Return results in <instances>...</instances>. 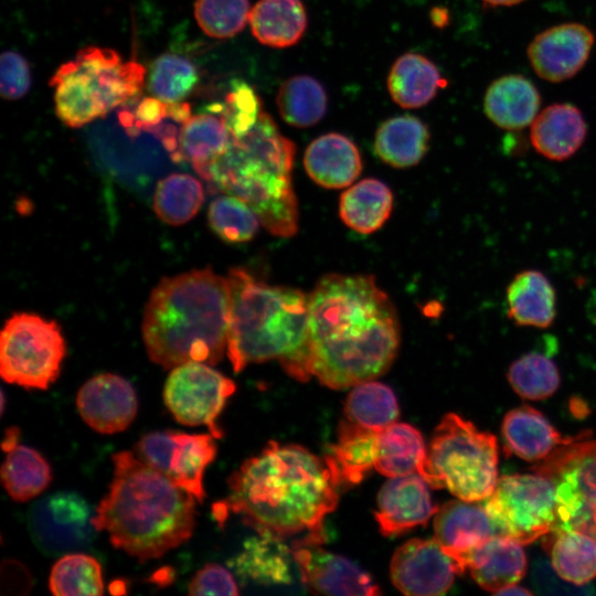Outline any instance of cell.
I'll use <instances>...</instances> for the list:
<instances>
[{
  "instance_id": "3",
  "label": "cell",
  "mask_w": 596,
  "mask_h": 596,
  "mask_svg": "<svg viewBox=\"0 0 596 596\" xmlns=\"http://www.w3.org/2000/svg\"><path fill=\"white\" fill-rule=\"evenodd\" d=\"M113 464L111 483L93 517L96 530L106 531L115 547L140 562L187 542L195 528L198 500L134 451L114 454Z\"/></svg>"
},
{
  "instance_id": "9",
  "label": "cell",
  "mask_w": 596,
  "mask_h": 596,
  "mask_svg": "<svg viewBox=\"0 0 596 596\" xmlns=\"http://www.w3.org/2000/svg\"><path fill=\"white\" fill-rule=\"evenodd\" d=\"M65 353V340L55 321L15 313L1 331L0 373L8 383L47 390L60 375Z\"/></svg>"
},
{
  "instance_id": "20",
  "label": "cell",
  "mask_w": 596,
  "mask_h": 596,
  "mask_svg": "<svg viewBox=\"0 0 596 596\" xmlns=\"http://www.w3.org/2000/svg\"><path fill=\"white\" fill-rule=\"evenodd\" d=\"M435 540L455 561L459 574L462 558L498 531L485 504L477 501L453 500L435 513Z\"/></svg>"
},
{
  "instance_id": "33",
  "label": "cell",
  "mask_w": 596,
  "mask_h": 596,
  "mask_svg": "<svg viewBox=\"0 0 596 596\" xmlns=\"http://www.w3.org/2000/svg\"><path fill=\"white\" fill-rule=\"evenodd\" d=\"M376 437L374 430L341 422L338 440L326 456L340 483L356 485L374 467Z\"/></svg>"
},
{
  "instance_id": "30",
  "label": "cell",
  "mask_w": 596,
  "mask_h": 596,
  "mask_svg": "<svg viewBox=\"0 0 596 596\" xmlns=\"http://www.w3.org/2000/svg\"><path fill=\"white\" fill-rule=\"evenodd\" d=\"M426 454L418 429L395 422L377 433L374 468L389 478L421 473Z\"/></svg>"
},
{
  "instance_id": "23",
  "label": "cell",
  "mask_w": 596,
  "mask_h": 596,
  "mask_svg": "<svg viewBox=\"0 0 596 596\" xmlns=\"http://www.w3.org/2000/svg\"><path fill=\"white\" fill-rule=\"evenodd\" d=\"M587 125L572 104H553L538 114L531 124L530 139L538 153L552 161H564L585 141Z\"/></svg>"
},
{
  "instance_id": "47",
  "label": "cell",
  "mask_w": 596,
  "mask_h": 596,
  "mask_svg": "<svg viewBox=\"0 0 596 596\" xmlns=\"http://www.w3.org/2000/svg\"><path fill=\"white\" fill-rule=\"evenodd\" d=\"M168 118H170V104L153 96L140 100L134 114L123 113L120 115V121L125 127L151 130L152 132Z\"/></svg>"
},
{
  "instance_id": "19",
  "label": "cell",
  "mask_w": 596,
  "mask_h": 596,
  "mask_svg": "<svg viewBox=\"0 0 596 596\" xmlns=\"http://www.w3.org/2000/svg\"><path fill=\"white\" fill-rule=\"evenodd\" d=\"M429 485L417 472L390 478L381 488L375 510L380 531L385 536L400 535L425 525L437 512Z\"/></svg>"
},
{
  "instance_id": "15",
  "label": "cell",
  "mask_w": 596,
  "mask_h": 596,
  "mask_svg": "<svg viewBox=\"0 0 596 596\" xmlns=\"http://www.w3.org/2000/svg\"><path fill=\"white\" fill-rule=\"evenodd\" d=\"M390 574L392 583L403 594L432 596L446 593L459 572L435 539H412L394 553Z\"/></svg>"
},
{
  "instance_id": "50",
  "label": "cell",
  "mask_w": 596,
  "mask_h": 596,
  "mask_svg": "<svg viewBox=\"0 0 596 596\" xmlns=\"http://www.w3.org/2000/svg\"><path fill=\"white\" fill-rule=\"evenodd\" d=\"M496 595H531L532 592L524 588V587H520L518 586L517 584L514 585H511V586H508L497 593H494Z\"/></svg>"
},
{
  "instance_id": "27",
  "label": "cell",
  "mask_w": 596,
  "mask_h": 596,
  "mask_svg": "<svg viewBox=\"0 0 596 596\" xmlns=\"http://www.w3.org/2000/svg\"><path fill=\"white\" fill-rule=\"evenodd\" d=\"M507 316L519 327L546 329L556 317V292L540 270L517 273L505 290Z\"/></svg>"
},
{
  "instance_id": "13",
  "label": "cell",
  "mask_w": 596,
  "mask_h": 596,
  "mask_svg": "<svg viewBox=\"0 0 596 596\" xmlns=\"http://www.w3.org/2000/svg\"><path fill=\"white\" fill-rule=\"evenodd\" d=\"M235 383L210 364L189 362L171 369L163 387V401L173 417L187 426L205 425L219 438L216 419Z\"/></svg>"
},
{
  "instance_id": "25",
  "label": "cell",
  "mask_w": 596,
  "mask_h": 596,
  "mask_svg": "<svg viewBox=\"0 0 596 596\" xmlns=\"http://www.w3.org/2000/svg\"><path fill=\"white\" fill-rule=\"evenodd\" d=\"M541 96L534 84L518 74L493 81L483 99L485 114L497 127L520 130L532 124L539 114Z\"/></svg>"
},
{
  "instance_id": "24",
  "label": "cell",
  "mask_w": 596,
  "mask_h": 596,
  "mask_svg": "<svg viewBox=\"0 0 596 596\" xmlns=\"http://www.w3.org/2000/svg\"><path fill=\"white\" fill-rule=\"evenodd\" d=\"M501 432L505 451L528 461L543 460L557 447L584 437L562 436L540 411L528 405L508 412Z\"/></svg>"
},
{
  "instance_id": "52",
  "label": "cell",
  "mask_w": 596,
  "mask_h": 596,
  "mask_svg": "<svg viewBox=\"0 0 596 596\" xmlns=\"http://www.w3.org/2000/svg\"><path fill=\"white\" fill-rule=\"evenodd\" d=\"M2 395V398H1V414L4 412V405H6V400H4V392L2 391L1 393Z\"/></svg>"
},
{
  "instance_id": "28",
  "label": "cell",
  "mask_w": 596,
  "mask_h": 596,
  "mask_svg": "<svg viewBox=\"0 0 596 596\" xmlns=\"http://www.w3.org/2000/svg\"><path fill=\"white\" fill-rule=\"evenodd\" d=\"M255 39L269 47L295 45L307 28V14L300 0H259L249 12Z\"/></svg>"
},
{
  "instance_id": "12",
  "label": "cell",
  "mask_w": 596,
  "mask_h": 596,
  "mask_svg": "<svg viewBox=\"0 0 596 596\" xmlns=\"http://www.w3.org/2000/svg\"><path fill=\"white\" fill-rule=\"evenodd\" d=\"M214 438L212 434L169 429L150 432L135 444L134 453L202 503L205 498L204 472L216 456Z\"/></svg>"
},
{
  "instance_id": "40",
  "label": "cell",
  "mask_w": 596,
  "mask_h": 596,
  "mask_svg": "<svg viewBox=\"0 0 596 596\" xmlns=\"http://www.w3.org/2000/svg\"><path fill=\"white\" fill-rule=\"evenodd\" d=\"M49 588L56 596L103 595L102 566L91 555L65 554L51 570Z\"/></svg>"
},
{
  "instance_id": "2",
  "label": "cell",
  "mask_w": 596,
  "mask_h": 596,
  "mask_svg": "<svg viewBox=\"0 0 596 596\" xmlns=\"http://www.w3.org/2000/svg\"><path fill=\"white\" fill-rule=\"evenodd\" d=\"M340 485L327 457L270 441L231 475L217 518L238 514L258 534L280 540L307 532L294 547L318 545L324 541L323 519L337 507Z\"/></svg>"
},
{
  "instance_id": "7",
  "label": "cell",
  "mask_w": 596,
  "mask_h": 596,
  "mask_svg": "<svg viewBox=\"0 0 596 596\" xmlns=\"http://www.w3.org/2000/svg\"><path fill=\"white\" fill-rule=\"evenodd\" d=\"M145 77L140 63L123 61L111 49H82L50 81L55 114L67 127H83L138 95Z\"/></svg>"
},
{
  "instance_id": "29",
  "label": "cell",
  "mask_w": 596,
  "mask_h": 596,
  "mask_svg": "<svg viewBox=\"0 0 596 596\" xmlns=\"http://www.w3.org/2000/svg\"><path fill=\"white\" fill-rule=\"evenodd\" d=\"M444 84L437 66L417 53L400 56L387 77L390 95L403 108L425 106Z\"/></svg>"
},
{
  "instance_id": "11",
  "label": "cell",
  "mask_w": 596,
  "mask_h": 596,
  "mask_svg": "<svg viewBox=\"0 0 596 596\" xmlns=\"http://www.w3.org/2000/svg\"><path fill=\"white\" fill-rule=\"evenodd\" d=\"M483 504L498 534L522 545L551 533L556 524L554 487L538 472L499 478Z\"/></svg>"
},
{
  "instance_id": "4",
  "label": "cell",
  "mask_w": 596,
  "mask_h": 596,
  "mask_svg": "<svg viewBox=\"0 0 596 596\" xmlns=\"http://www.w3.org/2000/svg\"><path fill=\"white\" fill-rule=\"evenodd\" d=\"M230 316L227 278L211 269L163 278L151 291L142 318L150 360L163 369L219 363L227 347Z\"/></svg>"
},
{
  "instance_id": "38",
  "label": "cell",
  "mask_w": 596,
  "mask_h": 596,
  "mask_svg": "<svg viewBox=\"0 0 596 596\" xmlns=\"http://www.w3.org/2000/svg\"><path fill=\"white\" fill-rule=\"evenodd\" d=\"M204 190L200 181L185 173H173L157 184L153 209L170 225L189 222L200 210Z\"/></svg>"
},
{
  "instance_id": "51",
  "label": "cell",
  "mask_w": 596,
  "mask_h": 596,
  "mask_svg": "<svg viewBox=\"0 0 596 596\" xmlns=\"http://www.w3.org/2000/svg\"><path fill=\"white\" fill-rule=\"evenodd\" d=\"M524 0H482L487 6L491 7H510L523 2Z\"/></svg>"
},
{
  "instance_id": "22",
  "label": "cell",
  "mask_w": 596,
  "mask_h": 596,
  "mask_svg": "<svg viewBox=\"0 0 596 596\" xmlns=\"http://www.w3.org/2000/svg\"><path fill=\"white\" fill-rule=\"evenodd\" d=\"M467 568L481 588L494 594L517 584L524 576L526 556L521 543L497 534L462 558V572Z\"/></svg>"
},
{
  "instance_id": "34",
  "label": "cell",
  "mask_w": 596,
  "mask_h": 596,
  "mask_svg": "<svg viewBox=\"0 0 596 596\" xmlns=\"http://www.w3.org/2000/svg\"><path fill=\"white\" fill-rule=\"evenodd\" d=\"M0 477L7 493L17 502L35 498L52 480L46 459L38 450L19 444L7 451Z\"/></svg>"
},
{
  "instance_id": "35",
  "label": "cell",
  "mask_w": 596,
  "mask_h": 596,
  "mask_svg": "<svg viewBox=\"0 0 596 596\" xmlns=\"http://www.w3.org/2000/svg\"><path fill=\"white\" fill-rule=\"evenodd\" d=\"M551 564L565 581L587 585L596 577V539L579 531L551 532Z\"/></svg>"
},
{
  "instance_id": "39",
  "label": "cell",
  "mask_w": 596,
  "mask_h": 596,
  "mask_svg": "<svg viewBox=\"0 0 596 596\" xmlns=\"http://www.w3.org/2000/svg\"><path fill=\"white\" fill-rule=\"evenodd\" d=\"M281 541L265 534L247 541L235 561L240 573L260 583H288L289 551Z\"/></svg>"
},
{
  "instance_id": "17",
  "label": "cell",
  "mask_w": 596,
  "mask_h": 596,
  "mask_svg": "<svg viewBox=\"0 0 596 596\" xmlns=\"http://www.w3.org/2000/svg\"><path fill=\"white\" fill-rule=\"evenodd\" d=\"M76 406L91 428L100 434H115L132 423L138 411V400L135 389L126 379L102 373L79 389Z\"/></svg>"
},
{
  "instance_id": "37",
  "label": "cell",
  "mask_w": 596,
  "mask_h": 596,
  "mask_svg": "<svg viewBox=\"0 0 596 596\" xmlns=\"http://www.w3.org/2000/svg\"><path fill=\"white\" fill-rule=\"evenodd\" d=\"M348 421L376 433L395 423L398 404L387 385L370 380L353 387L345 400Z\"/></svg>"
},
{
  "instance_id": "44",
  "label": "cell",
  "mask_w": 596,
  "mask_h": 596,
  "mask_svg": "<svg viewBox=\"0 0 596 596\" xmlns=\"http://www.w3.org/2000/svg\"><path fill=\"white\" fill-rule=\"evenodd\" d=\"M248 0H195L194 18L201 30L214 39L240 33L249 19Z\"/></svg>"
},
{
  "instance_id": "21",
  "label": "cell",
  "mask_w": 596,
  "mask_h": 596,
  "mask_svg": "<svg viewBox=\"0 0 596 596\" xmlns=\"http://www.w3.org/2000/svg\"><path fill=\"white\" fill-rule=\"evenodd\" d=\"M232 132L223 105H212L206 110L191 115L180 125L175 160H185L205 178L209 168L227 150Z\"/></svg>"
},
{
  "instance_id": "1",
  "label": "cell",
  "mask_w": 596,
  "mask_h": 596,
  "mask_svg": "<svg viewBox=\"0 0 596 596\" xmlns=\"http://www.w3.org/2000/svg\"><path fill=\"white\" fill-rule=\"evenodd\" d=\"M400 340L396 310L371 275L328 274L308 295V373L330 389L385 373Z\"/></svg>"
},
{
  "instance_id": "5",
  "label": "cell",
  "mask_w": 596,
  "mask_h": 596,
  "mask_svg": "<svg viewBox=\"0 0 596 596\" xmlns=\"http://www.w3.org/2000/svg\"><path fill=\"white\" fill-rule=\"evenodd\" d=\"M227 279L226 352L234 372L276 359L290 376L308 381V296L258 280L243 268H232Z\"/></svg>"
},
{
  "instance_id": "10",
  "label": "cell",
  "mask_w": 596,
  "mask_h": 596,
  "mask_svg": "<svg viewBox=\"0 0 596 596\" xmlns=\"http://www.w3.org/2000/svg\"><path fill=\"white\" fill-rule=\"evenodd\" d=\"M557 447L533 467L553 485L556 524L552 532L579 531L596 539V439Z\"/></svg>"
},
{
  "instance_id": "36",
  "label": "cell",
  "mask_w": 596,
  "mask_h": 596,
  "mask_svg": "<svg viewBox=\"0 0 596 596\" xmlns=\"http://www.w3.org/2000/svg\"><path fill=\"white\" fill-rule=\"evenodd\" d=\"M276 102L281 118L297 128L313 126L322 119L327 110L324 88L317 79L307 75H297L284 82Z\"/></svg>"
},
{
  "instance_id": "8",
  "label": "cell",
  "mask_w": 596,
  "mask_h": 596,
  "mask_svg": "<svg viewBox=\"0 0 596 596\" xmlns=\"http://www.w3.org/2000/svg\"><path fill=\"white\" fill-rule=\"evenodd\" d=\"M433 489L466 501H485L498 481L496 437L455 413L436 426L419 473Z\"/></svg>"
},
{
  "instance_id": "18",
  "label": "cell",
  "mask_w": 596,
  "mask_h": 596,
  "mask_svg": "<svg viewBox=\"0 0 596 596\" xmlns=\"http://www.w3.org/2000/svg\"><path fill=\"white\" fill-rule=\"evenodd\" d=\"M292 557L304 584L312 593L327 595H379L373 578L355 563L317 545L296 546Z\"/></svg>"
},
{
  "instance_id": "43",
  "label": "cell",
  "mask_w": 596,
  "mask_h": 596,
  "mask_svg": "<svg viewBox=\"0 0 596 596\" xmlns=\"http://www.w3.org/2000/svg\"><path fill=\"white\" fill-rule=\"evenodd\" d=\"M207 216L213 232L227 243L248 242L260 223L247 203L230 194L216 198L210 204Z\"/></svg>"
},
{
  "instance_id": "42",
  "label": "cell",
  "mask_w": 596,
  "mask_h": 596,
  "mask_svg": "<svg viewBox=\"0 0 596 596\" xmlns=\"http://www.w3.org/2000/svg\"><path fill=\"white\" fill-rule=\"evenodd\" d=\"M198 81V70L189 58L164 53L151 64L148 87L153 97L175 104L189 96Z\"/></svg>"
},
{
  "instance_id": "14",
  "label": "cell",
  "mask_w": 596,
  "mask_h": 596,
  "mask_svg": "<svg viewBox=\"0 0 596 596\" xmlns=\"http://www.w3.org/2000/svg\"><path fill=\"white\" fill-rule=\"evenodd\" d=\"M86 501L73 492H56L33 504L29 529L38 546L47 554L86 547L96 528Z\"/></svg>"
},
{
  "instance_id": "26",
  "label": "cell",
  "mask_w": 596,
  "mask_h": 596,
  "mask_svg": "<svg viewBox=\"0 0 596 596\" xmlns=\"http://www.w3.org/2000/svg\"><path fill=\"white\" fill-rule=\"evenodd\" d=\"M304 164L309 177L327 189L350 185L362 170L356 146L348 137L337 132L315 139L305 151Z\"/></svg>"
},
{
  "instance_id": "41",
  "label": "cell",
  "mask_w": 596,
  "mask_h": 596,
  "mask_svg": "<svg viewBox=\"0 0 596 596\" xmlns=\"http://www.w3.org/2000/svg\"><path fill=\"white\" fill-rule=\"evenodd\" d=\"M507 377L515 393L533 401L553 395L561 383L555 362L540 352H529L514 360Z\"/></svg>"
},
{
  "instance_id": "32",
  "label": "cell",
  "mask_w": 596,
  "mask_h": 596,
  "mask_svg": "<svg viewBox=\"0 0 596 596\" xmlns=\"http://www.w3.org/2000/svg\"><path fill=\"white\" fill-rule=\"evenodd\" d=\"M393 206L390 188L380 180L364 179L340 196L339 212L347 226L361 234L377 231Z\"/></svg>"
},
{
  "instance_id": "48",
  "label": "cell",
  "mask_w": 596,
  "mask_h": 596,
  "mask_svg": "<svg viewBox=\"0 0 596 596\" xmlns=\"http://www.w3.org/2000/svg\"><path fill=\"white\" fill-rule=\"evenodd\" d=\"M533 584L538 592L542 594H589L590 586L575 585L563 579L553 568L552 564L545 561L536 562L533 567Z\"/></svg>"
},
{
  "instance_id": "46",
  "label": "cell",
  "mask_w": 596,
  "mask_h": 596,
  "mask_svg": "<svg viewBox=\"0 0 596 596\" xmlns=\"http://www.w3.org/2000/svg\"><path fill=\"white\" fill-rule=\"evenodd\" d=\"M189 595H237L238 586L223 566L209 563L200 568L189 583Z\"/></svg>"
},
{
  "instance_id": "16",
  "label": "cell",
  "mask_w": 596,
  "mask_h": 596,
  "mask_svg": "<svg viewBox=\"0 0 596 596\" xmlns=\"http://www.w3.org/2000/svg\"><path fill=\"white\" fill-rule=\"evenodd\" d=\"M593 44L594 34L587 26L562 23L539 33L528 47V56L541 78L558 83L583 68Z\"/></svg>"
},
{
  "instance_id": "31",
  "label": "cell",
  "mask_w": 596,
  "mask_h": 596,
  "mask_svg": "<svg viewBox=\"0 0 596 596\" xmlns=\"http://www.w3.org/2000/svg\"><path fill=\"white\" fill-rule=\"evenodd\" d=\"M429 146L427 126L418 118L402 115L385 120L375 134L374 149L385 163L395 168L417 164Z\"/></svg>"
},
{
  "instance_id": "49",
  "label": "cell",
  "mask_w": 596,
  "mask_h": 596,
  "mask_svg": "<svg viewBox=\"0 0 596 596\" xmlns=\"http://www.w3.org/2000/svg\"><path fill=\"white\" fill-rule=\"evenodd\" d=\"M19 428L10 427L6 430L4 437L2 440V449L7 453L14 448L19 443Z\"/></svg>"
},
{
  "instance_id": "6",
  "label": "cell",
  "mask_w": 596,
  "mask_h": 596,
  "mask_svg": "<svg viewBox=\"0 0 596 596\" xmlns=\"http://www.w3.org/2000/svg\"><path fill=\"white\" fill-rule=\"evenodd\" d=\"M292 141L263 110L244 135H233L227 150L209 168L207 182L247 203L272 234L289 237L298 230V203L292 189Z\"/></svg>"
},
{
  "instance_id": "45",
  "label": "cell",
  "mask_w": 596,
  "mask_h": 596,
  "mask_svg": "<svg viewBox=\"0 0 596 596\" xmlns=\"http://www.w3.org/2000/svg\"><path fill=\"white\" fill-rule=\"evenodd\" d=\"M31 70L23 55L4 51L0 56V94L7 100L22 98L31 87Z\"/></svg>"
}]
</instances>
